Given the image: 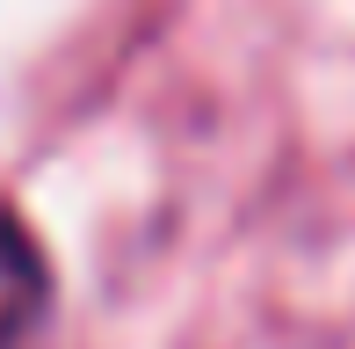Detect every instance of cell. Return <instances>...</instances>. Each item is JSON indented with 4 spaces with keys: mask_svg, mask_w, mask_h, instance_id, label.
<instances>
[{
    "mask_svg": "<svg viewBox=\"0 0 355 349\" xmlns=\"http://www.w3.org/2000/svg\"><path fill=\"white\" fill-rule=\"evenodd\" d=\"M51 320V255L22 211L0 204V349H29Z\"/></svg>",
    "mask_w": 355,
    "mask_h": 349,
    "instance_id": "obj_1",
    "label": "cell"
}]
</instances>
